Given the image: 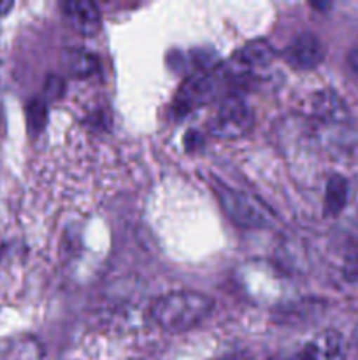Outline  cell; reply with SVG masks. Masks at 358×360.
Segmentation results:
<instances>
[{
    "instance_id": "1",
    "label": "cell",
    "mask_w": 358,
    "mask_h": 360,
    "mask_svg": "<svg viewBox=\"0 0 358 360\" xmlns=\"http://www.w3.org/2000/svg\"><path fill=\"white\" fill-rule=\"evenodd\" d=\"M214 301L193 290L168 292L151 304V320L168 333H185L202 323L213 313Z\"/></svg>"
},
{
    "instance_id": "2",
    "label": "cell",
    "mask_w": 358,
    "mask_h": 360,
    "mask_svg": "<svg viewBox=\"0 0 358 360\" xmlns=\"http://www.w3.org/2000/svg\"><path fill=\"white\" fill-rule=\"evenodd\" d=\"M218 200L223 207L225 214L242 229H267L274 224L272 210L267 207L262 200L249 193L234 190L230 186L220 185L216 190Z\"/></svg>"
},
{
    "instance_id": "3",
    "label": "cell",
    "mask_w": 358,
    "mask_h": 360,
    "mask_svg": "<svg viewBox=\"0 0 358 360\" xmlns=\"http://www.w3.org/2000/svg\"><path fill=\"white\" fill-rule=\"evenodd\" d=\"M228 77L223 69L200 70L186 77L183 86L179 88L178 97L174 101V115L185 116L197 108H202L207 102L214 101L220 95L223 83Z\"/></svg>"
},
{
    "instance_id": "4",
    "label": "cell",
    "mask_w": 358,
    "mask_h": 360,
    "mask_svg": "<svg viewBox=\"0 0 358 360\" xmlns=\"http://www.w3.org/2000/svg\"><path fill=\"white\" fill-rule=\"evenodd\" d=\"M255 123L251 108L237 95L225 97L211 115L207 130L220 139H239L251 130Z\"/></svg>"
},
{
    "instance_id": "5",
    "label": "cell",
    "mask_w": 358,
    "mask_h": 360,
    "mask_svg": "<svg viewBox=\"0 0 358 360\" xmlns=\"http://www.w3.org/2000/svg\"><path fill=\"white\" fill-rule=\"evenodd\" d=\"M274 56H276V53H274L272 46L269 42L251 41L232 55L230 62L225 67L223 72L227 77L248 76L255 69H262V67L269 65Z\"/></svg>"
},
{
    "instance_id": "6",
    "label": "cell",
    "mask_w": 358,
    "mask_h": 360,
    "mask_svg": "<svg viewBox=\"0 0 358 360\" xmlns=\"http://www.w3.org/2000/svg\"><path fill=\"white\" fill-rule=\"evenodd\" d=\"M283 56L295 69L311 70L325 60V46L314 34L302 32L286 46Z\"/></svg>"
},
{
    "instance_id": "7",
    "label": "cell",
    "mask_w": 358,
    "mask_h": 360,
    "mask_svg": "<svg viewBox=\"0 0 358 360\" xmlns=\"http://www.w3.org/2000/svg\"><path fill=\"white\" fill-rule=\"evenodd\" d=\"M346 343L337 330L326 329L316 334L293 360H344Z\"/></svg>"
},
{
    "instance_id": "8",
    "label": "cell",
    "mask_w": 358,
    "mask_h": 360,
    "mask_svg": "<svg viewBox=\"0 0 358 360\" xmlns=\"http://www.w3.org/2000/svg\"><path fill=\"white\" fill-rule=\"evenodd\" d=\"M67 23L81 35L98 34L102 27V16L98 7L88 0H69L62 6Z\"/></svg>"
},
{
    "instance_id": "9",
    "label": "cell",
    "mask_w": 358,
    "mask_h": 360,
    "mask_svg": "<svg viewBox=\"0 0 358 360\" xmlns=\"http://www.w3.org/2000/svg\"><path fill=\"white\" fill-rule=\"evenodd\" d=\"M312 111L319 120L329 123H343L347 120V108L343 98L332 90H321L312 98Z\"/></svg>"
},
{
    "instance_id": "10",
    "label": "cell",
    "mask_w": 358,
    "mask_h": 360,
    "mask_svg": "<svg viewBox=\"0 0 358 360\" xmlns=\"http://www.w3.org/2000/svg\"><path fill=\"white\" fill-rule=\"evenodd\" d=\"M347 193L350 186L343 176L336 174L329 179L325 190V200H323V211L325 217H337L343 213V210L347 204Z\"/></svg>"
},
{
    "instance_id": "11",
    "label": "cell",
    "mask_w": 358,
    "mask_h": 360,
    "mask_svg": "<svg viewBox=\"0 0 358 360\" xmlns=\"http://www.w3.org/2000/svg\"><path fill=\"white\" fill-rule=\"evenodd\" d=\"M65 65L74 77H88L98 69V60L86 49H69L65 53Z\"/></svg>"
},
{
    "instance_id": "12",
    "label": "cell",
    "mask_w": 358,
    "mask_h": 360,
    "mask_svg": "<svg viewBox=\"0 0 358 360\" xmlns=\"http://www.w3.org/2000/svg\"><path fill=\"white\" fill-rule=\"evenodd\" d=\"M48 123V105L42 98H34L27 105V125L30 134H41Z\"/></svg>"
},
{
    "instance_id": "13",
    "label": "cell",
    "mask_w": 358,
    "mask_h": 360,
    "mask_svg": "<svg viewBox=\"0 0 358 360\" xmlns=\"http://www.w3.org/2000/svg\"><path fill=\"white\" fill-rule=\"evenodd\" d=\"M343 273L347 281H351V283H358V257H353V259L347 260Z\"/></svg>"
},
{
    "instance_id": "14",
    "label": "cell",
    "mask_w": 358,
    "mask_h": 360,
    "mask_svg": "<svg viewBox=\"0 0 358 360\" xmlns=\"http://www.w3.org/2000/svg\"><path fill=\"white\" fill-rule=\"evenodd\" d=\"M347 65L350 70L358 77V46H354L350 53H347Z\"/></svg>"
},
{
    "instance_id": "15",
    "label": "cell",
    "mask_w": 358,
    "mask_h": 360,
    "mask_svg": "<svg viewBox=\"0 0 358 360\" xmlns=\"http://www.w3.org/2000/svg\"><path fill=\"white\" fill-rule=\"evenodd\" d=\"M9 9H13V2H0V14H6Z\"/></svg>"
}]
</instances>
